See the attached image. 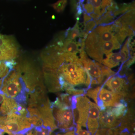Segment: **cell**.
Wrapping results in <instances>:
<instances>
[{
    "mask_svg": "<svg viewBox=\"0 0 135 135\" xmlns=\"http://www.w3.org/2000/svg\"><path fill=\"white\" fill-rule=\"evenodd\" d=\"M101 88V87L100 86L97 87V88L94 89H89L86 92L87 95L93 99L96 104L97 103L99 99L98 94Z\"/></svg>",
    "mask_w": 135,
    "mask_h": 135,
    "instance_id": "obj_16",
    "label": "cell"
},
{
    "mask_svg": "<svg viewBox=\"0 0 135 135\" xmlns=\"http://www.w3.org/2000/svg\"><path fill=\"white\" fill-rule=\"evenodd\" d=\"M98 98L103 102L105 107H112L120 103L123 97L101 87L98 94Z\"/></svg>",
    "mask_w": 135,
    "mask_h": 135,
    "instance_id": "obj_10",
    "label": "cell"
},
{
    "mask_svg": "<svg viewBox=\"0 0 135 135\" xmlns=\"http://www.w3.org/2000/svg\"><path fill=\"white\" fill-rule=\"evenodd\" d=\"M94 8V13L101 17V0H89Z\"/></svg>",
    "mask_w": 135,
    "mask_h": 135,
    "instance_id": "obj_18",
    "label": "cell"
},
{
    "mask_svg": "<svg viewBox=\"0 0 135 135\" xmlns=\"http://www.w3.org/2000/svg\"><path fill=\"white\" fill-rule=\"evenodd\" d=\"M99 107L96 103L90 101L86 128L91 135H94L99 127L98 116Z\"/></svg>",
    "mask_w": 135,
    "mask_h": 135,
    "instance_id": "obj_9",
    "label": "cell"
},
{
    "mask_svg": "<svg viewBox=\"0 0 135 135\" xmlns=\"http://www.w3.org/2000/svg\"><path fill=\"white\" fill-rule=\"evenodd\" d=\"M18 50L15 41L10 36L0 34V62L16 58Z\"/></svg>",
    "mask_w": 135,
    "mask_h": 135,
    "instance_id": "obj_4",
    "label": "cell"
},
{
    "mask_svg": "<svg viewBox=\"0 0 135 135\" xmlns=\"http://www.w3.org/2000/svg\"><path fill=\"white\" fill-rule=\"evenodd\" d=\"M85 70L91 77V86L92 84H103L105 82L103 76L101 63L95 62L88 58L87 56L80 59Z\"/></svg>",
    "mask_w": 135,
    "mask_h": 135,
    "instance_id": "obj_5",
    "label": "cell"
},
{
    "mask_svg": "<svg viewBox=\"0 0 135 135\" xmlns=\"http://www.w3.org/2000/svg\"><path fill=\"white\" fill-rule=\"evenodd\" d=\"M57 74L73 86L84 84L89 89L91 86V77L82 65L63 63L57 69Z\"/></svg>",
    "mask_w": 135,
    "mask_h": 135,
    "instance_id": "obj_1",
    "label": "cell"
},
{
    "mask_svg": "<svg viewBox=\"0 0 135 135\" xmlns=\"http://www.w3.org/2000/svg\"><path fill=\"white\" fill-rule=\"evenodd\" d=\"M15 135H24L23 134H21V133H18V134H15Z\"/></svg>",
    "mask_w": 135,
    "mask_h": 135,
    "instance_id": "obj_27",
    "label": "cell"
},
{
    "mask_svg": "<svg viewBox=\"0 0 135 135\" xmlns=\"http://www.w3.org/2000/svg\"><path fill=\"white\" fill-rule=\"evenodd\" d=\"M127 104L123 99H122L120 103L116 106L112 107H108L107 110L110 112L111 113L117 118H120L126 115L127 113Z\"/></svg>",
    "mask_w": 135,
    "mask_h": 135,
    "instance_id": "obj_13",
    "label": "cell"
},
{
    "mask_svg": "<svg viewBox=\"0 0 135 135\" xmlns=\"http://www.w3.org/2000/svg\"><path fill=\"white\" fill-rule=\"evenodd\" d=\"M104 86L111 91L124 97L128 91V83L125 79L119 76H112L107 80Z\"/></svg>",
    "mask_w": 135,
    "mask_h": 135,
    "instance_id": "obj_8",
    "label": "cell"
},
{
    "mask_svg": "<svg viewBox=\"0 0 135 135\" xmlns=\"http://www.w3.org/2000/svg\"><path fill=\"white\" fill-rule=\"evenodd\" d=\"M27 119L32 126L36 127H42L43 126V121L38 116H31L29 118H27Z\"/></svg>",
    "mask_w": 135,
    "mask_h": 135,
    "instance_id": "obj_19",
    "label": "cell"
},
{
    "mask_svg": "<svg viewBox=\"0 0 135 135\" xmlns=\"http://www.w3.org/2000/svg\"><path fill=\"white\" fill-rule=\"evenodd\" d=\"M60 101L66 106L71 108L72 97L68 94H62L60 95Z\"/></svg>",
    "mask_w": 135,
    "mask_h": 135,
    "instance_id": "obj_20",
    "label": "cell"
},
{
    "mask_svg": "<svg viewBox=\"0 0 135 135\" xmlns=\"http://www.w3.org/2000/svg\"><path fill=\"white\" fill-rule=\"evenodd\" d=\"M57 135H77L75 132V128L71 130L63 131L57 133Z\"/></svg>",
    "mask_w": 135,
    "mask_h": 135,
    "instance_id": "obj_23",
    "label": "cell"
},
{
    "mask_svg": "<svg viewBox=\"0 0 135 135\" xmlns=\"http://www.w3.org/2000/svg\"><path fill=\"white\" fill-rule=\"evenodd\" d=\"M81 33L80 32L79 26V22L77 21V23L73 28H69L65 33V37L66 39L75 40V39L78 37H81Z\"/></svg>",
    "mask_w": 135,
    "mask_h": 135,
    "instance_id": "obj_14",
    "label": "cell"
},
{
    "mask_svg": "<svg viewBox=\"0 0 135 135\" xmlns=\"http://www.w3.org/2000/svg\"><path fill=\"white\" fill-rule=\"evenodd\" d=\"M98 120L100 128H115L121 124L119 118H116L106 109L99 112Z\"/></svg>",
    "mask_w": 135,
    "mask_h": 135,
    "instance_id": "obj_11",
    "label": "cell"
},
{
    "mask_svg": "<svg viewBox=\"0 0 135 135\" xmlns=\"http://www.w3.org/2000/svg\"><path fill=\"white\" fill-rule=\"evenodd\" d=\"M82 6L83 10L85 11L88 15L91 14L93 12L94 10V7L92 4L90 3H87L85 4L81 5Z\"/></svg>",
    "mask_w": 135,
    "mask_h": 135,
    "instance_id": "obj_21",
    "label": "cell"
},
{
    "mask_svg": "<svg viewBox=\"0 0 135 135\" xmlns=\"http://www.w3.org/2000/svg\"><path fill=\"white\" fill-rule=\"evenodd\" d=\"M6 96L0 90V104L2 103L4 99L6 97Z\"/></svg>",
    "mask_w": 135,
    "mask_h": 135,
    "instance_id": "obj_24",
    "label": "cell"
},
{
    "mask_svg": "<svg viewBox=\"0 0 135 135\" xmlns=\"http://www.w3.org/2000/svg\"><path fill=\"white\" fill-rule=\"evenodd\" d=\"M67 0H59L55 3L52 4V7L57 12H61L64 11L67 5Z\"/></svg>",
    "mask_w": 135,
    "mask_h": 135,
    "instance_id": "obj_17",
    "label": "cell"
},
{
    "mask_svg": "<svg viewBox=\"0 0 135 135\" xmlns=\"http://www.w3.org/2000/svg\"><path fill=\"white\" fill-rule=\"evenodd\" d=\"M120 134L118 129L99 127L94 135H117Z\"/></svg>",
    "mask_w": 135,
    "mask_h": 135,
    "instance_id": "obj_15",
    "label": "cell"
},
{
    "mask_svg": "<svg viewBox=\"0 0 135 135\" xmlns=\"http://www.w3.org/2000/svg\"><path fill=\"white\" fill-rule=\"evenodd\" d=\"M22 86L19 74L15 70H10L7 75L3 79L1 90L8 97L16 98L17 100H22L25 98L22 94Z\"/></svg>",
    "mask_w": 135,
    "mask_h": 135,
    "instance_id": "obj_2",
    "label": "cell"
},
{
    "mask_svg": "<svg viewBox=\"0 0 135 135\" xmlns=\"http://www.w3.org/2000/svg\"><path fill=\"white\" fill-rule=\"evenodd\" d=\"M90 100L86 97L83 96V95H80L77 97L76 109L73 110L74 114H77V125H79L81 127H86V123L89 112L90 102Z\"/></svg>",
    "mask_w": 135,
    "mask_h": 135,
    "instance_id": "obj_7",
    "label": "cell"
},
{
    "mask_svg": "<svg viewBox=\"0 0 135 135\" xmlns=\"http://www.w3.org/2000/svg\"><path fill=\"white\" fill-rule=\"evenodd\" d=\"M3 79H0V90L2 87L3 85Z\"/></svg>",
    "mask_w": 135,
    "mask_h": 135,
    "instance_id": "obj_26",
    "label": "cell"
},
{
    "mask_svg": "<svg viewBox=\"0 0 135 135\" xmlns=\"http://www.w3.org/2000/svg\"><path fill=\"white\" fill-rule=\"evenodd\" d=\"M51 108L57 127L60 129L64 131L75 128V122L72 109H60L54 107Z\"/></svg>",
    "mask_w": 135,
    "mask_h": 135,
    "instance_id": "obj_3",
    "label": "cell"
},
{
    "mask_svg": "<svg viewBox=\"0 0 135 135\" xmlns=\"http://www.w3.org/2000/svg\"><path fill=\"white\" fill-rule=\"evenodd\" d=\"M75 132L77 135H91L88 131L83 129L82 127L78 125H76Z\"/></svg>",
    "mask_w": 135,
    "mask_h": 135,
    "instance_id": "obj_22",
    "label": "cell"
},
{
    "mask_svg": "<svg viewBox=\"0 0 135 135\" xmlns=\"http://www.w3.org/2000/svg\"><path fill=\"white\" fill-rule=\"evenodd\" d=\"M117 135H131L129 133H128V131H122L121 132L120 134Z\"/></svg>",
    "mask_w": 135,
    "mask_h": 135,
    "instance_id": "obj_25",
    "label": "cell"
},
{
    "mask_svg": "<svg viewBox=\"0 0 135 135\" xmlns=\"http://www.w3.org/2000/svg\"><path fill=\"white\" fill-rule=\"evenodd\" d=\"M130 49L128 39L119 52L108 54L106 55V58L104 59L102 63L109 68L116 67L120 62L124 63L128 59L130 56Z\"/></svg>",
    "mask_w": 135,
    "mask_h": 135,
    "instance_id": "obj_6",
    "label": "cell"
},
{
    "mask_svg": "<svg viewBox=\"0 0 135 135\" xmlns=\"http://www.w3.org/2000/svg\"><path fill=\"white\" fill-rule=\"evenodd\" d=\"M0 106V114L2 116H7L13 113L17 112V103L12 98H5Z\"/></svg>",
    "mask_w": 135,
    "mask_h": 135,
    "instance_id": "obj_12",
    "label": "cell"
}]
</instances>
